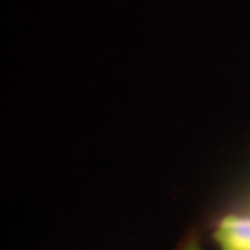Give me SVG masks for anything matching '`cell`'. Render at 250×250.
Wrapping results in <instances>:
<instances>
[{
    "mask_svg": "<svg viewBox=\"0 0 250 250\" xmlns=\"http://www.w3.org/2000/svg\"><path fill=\"white\" fill-rule=\"evenodd\" d=\"M183 250H201V248H199L198 246L193 243V245H189L186 249H183Z\"/></svg>",
    "mask_w": 250,
    "mask_h": 250,
    "instance_id": "2",
    "label": "cell"
},
{
    "mask_svg": "<svg viewBox=\"0 0 250 250\" xmlns=\"http://www.w3.org/2000/svg\"><path fill=\"white\" fill-rule=\"evenodd\" d=\"M215 237L224 250H250V218L228 215L221 220Z\"/></svg>",
    "mask_w": 250,
    "mask_h": 250,
    "instance_id": "1",
    "label": "cell"
}]
</instances>
